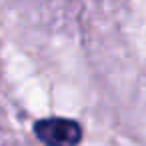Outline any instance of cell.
Listing matches in <instances>:
<instances>
[{"instance_id":"cell-1","label":"cell","mask_w":146,"mask_h":146,"mask_svg":"<svg viewBox=\"0 0 146 146\" xmlns=\"http://www.w3.org/2000/svg\"><path fill=\"white\" fill-rule=\"evenodd\" d=\"M34 134L46 146H78L82 142V126L72 118H40L34 122Z\"/></svg>"}]
</instances>
